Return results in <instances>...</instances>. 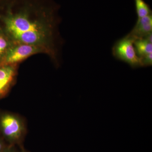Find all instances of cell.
Returning <instances> with one entry per match:
<instances>
[{"mask_svg":"<svg viewBox=\"0 0 152 152\" xmlns=\"http://www.w3.org/2000/svg\"><path fill=\"white\" fill-rule=\"evenodd\" d=\"M59 6L53 0H4L0 3V19L13 42L34 45L52 51L53 23Z\"/></svg>","mask_w":152,"mask_h":152,"instance_id":"1","label":"cell"},{"mask_svg":"<svg viewBox=\"0 0 152 152\" xmlns=\"http://www.w3.org/2000/svg\"><path fill=\"white\" fill-rule=\"evenodd\" d=\"M27 132L24 119L18 114L0 111V136L8 145L23 148Z\"/></svg>","mask_w":152,"mask_h":152,"instance_id":"2","label":"cell"},{"mask_svg":"<svg viewBox=\"0 0 152 152\" xmlns=\"http://www.w3.org/2000/svg\"><path fill=\"white\" fill-rule=\"evenodd\" d=\"M48 52L37 46L21 43L13 42L0 60V64H18L31 56Z\"/></svg>","mask_w":152,"mask_h":152,"instance_id":"3","label":"cell"},{"mask_svg":"<svg viewBox=\"0 0 152 152\" xmlns=\"http://www.w3.org/2000/svg\"><path fill=\"white\" fill-rule=\"evenodd\" d=\"M133 39L126 36L117 41L112 48V53L117 59L123 61L133 68L142 67L141 60L137 55Z\"/></svg>","mask_w":152,"mask_h":152,"instance_id":"4","label":"cell"},{"mask_svg":"<svg viewBox=\"0 0 152 152\" xmlns=\"http://www.w3.org/2000/svg\"><path fill=\"white\" fill-rule=\"evenodd\" d=\"M18 70V64H0V99L7 96L15 84Z\"/></svg>","mask_w":152,"mask_h":152,"instance_id":"5","label":"cell"},{"mask_svg":"<svg viewBox=\"0 0 152 152\" xmlns=\"http://www.w3.org/2000/svg\"><path fill=\"white\" fill-rule=\"evenodd\" d=\"M152 32V14L138 18L135 25L127 36L134 40L143 39Z\"/></svg>","mask_w":152,"mask_h":152,"instance_id":"6","label":"cell"},{"mask_svg":"<svg viewBox=\"0 0 152 152\" xmlns=\"http://www.w3.org/2000/svg\"><path fill=\"white\" fill-rule=\"evenodd\" d=\"M134 44L136 53L140 58L152 54V42L146 38L135 40Z\"/></svg>","mask_w":152,"mask_h":152,"instance_id":"7","label":"cell"},{"mask_svg":"<svg viewBox=\"0 0 152 152\" xmlns=\"http://www.w3.org/2000/svg\"><path fill=\"white\" fill-rule=\"evenodd\" d=\"M136 14L138 18H143L152 14V10L149 5L144 0H134Z\"/></svg>","mask_w":152,"mask_h":152,"instance_id":"8","label":"cell"},{"mask_svg":"<svg viewBox=\"0 0 152 152\" xmlns=\"http://www.w3.org/2000/svg\"><path fill=\"white\" fill-rule=\"evenodd\" d=\"M12 43L7 34H5L0 31V60L1 59Z\"/></svg>","mask_w":152,"mask_h":152,"instance_id":"9","label":"cell"},{"mask_svg":"<svg viewBox=\"0 0 152 152\" xmlns=\"http://www.w3.org/2000/svg\"><path fill=\"white\" fill-rule=\"evenodd\" d=\"M141 60L142 67L151 66L152 64V54L140 58Z\"/></svg>","mask_w":152,"mask_h":152,"instance_id":"10","label":"cell"},{"mask_svg":"<svg viewBox=\"0 0 152 152\" xmlns=\"http://www.w3.org/2000/svg\"><path fill=\"white\" fill-rule=\"evenodd\" d=\"M17 146L8 145L1 152H19Z\"/></svg>","mask_w":152,"mask_h":152,"instance_id":"11","label":"cell"},{"mask_svg":"<svg viewBox=\"0 0 152 152\" xmlns=\"http://www.w3.org/2000/svg\"><path fill=\"white\" fill-rule=\"evenodd\" d=\"M8 145L5 141L0 136V152L2 151Z\"/></svg>","mask_w":152,"mask_h":152,"instance_id":"12","label":"cell"},{"mask_svg":"<svg viewBox=\"0 0 152 152\" xmlns=\"http://www.w3.org/2000/svg\"><path fill=\"white\" fill-rule=\"evenodd\" d=\"M20 149V151H19V152H28L24 149L23 147Z\"/></svg>","mask_w":152,"mask_h":152,"instance_id":"13","label":"cell"},{"mask_svg":"<svg viewBox=\"0 0 152 152\" xmlns=\"http://www.w3.org/2000/svg\"><path fill=\"white\" fill-rule=\"evenodd\" d=\"M4 0H0V3L1 2H2L3 1H4Z\"/></svg>","mask_w":152,"mask_h":152,"instance_id":"14","label":"cell"}]
</instances>
